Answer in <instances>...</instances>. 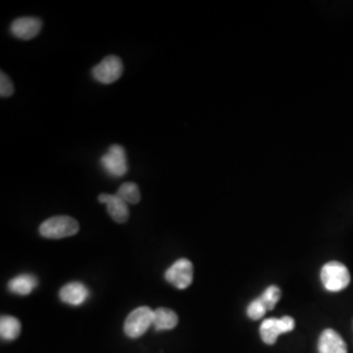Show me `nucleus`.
<instances>
[{
	"label": "nucleus",
	"instance_id": "6e6552de",
	"mask_svg": "<svg viewBox=\"0 0 353 353\" xmlns=\"http://www.w3.org/2000/svg\"><path fill=\"white\" fill-rule=\"evenodd\" d=\"M99 201L106 204L108 212L110 217L117 223H125L130 216L128 212V204L123 202L117 194H101L99 196Z\"/></svg>",
	"mask_w": 353,
	"mask_h": 353
},
{
	"label": "nucleus",
	"instance_id": "39448f33",
	"mask_svg": "<svg viewBox=\"0 0 353 353\" xmlns=\"http://www.w3.org/2000/svg\"><path fill=\"white\" fill-rule=\"evenodd\" d=\"M102 169L112 176H123L128 170L126 151L121 145H113L102 156Z\"/></svg>",
	"mask_w": 353,
	"mask_h": 353
},
{
	"label": "nucleus",
	"instance_id": "4468645a",
	"mask_svg": "<svg viewBox=\"0 0 353 353\" xmlns=\"http://www.w3.org/2000/svg\"><path fill=\"white\" fill-rule=\"evenodd\" d=\"M21 331V323L17 318L3 316L0 319V336L3 341H14L19 338Z\"/></svg>",
	"mask_w": 353,
	"mask_h": 353
},
{
	"label": "nucleus",
	"instance_id": "0eeeda50",
	"mask_svg": "<svg viewBox=\"0 0 353 353\" xmlns=\"http://www.w3.org/2000/svg\"><path fill=\"white\" fill-rule=\"evenodd\" d=\"M122 74H123V63L115 55L106 57L101 63L97 64L92 70L93 77L102 84H112L114 81H117Z\"/></svg>",
	"mask_w": 353,
	"mask_h": 353
},
{
	"label": "nucleus",
	"instance_id": "9b49d317",
	"mask_svg": "<svg viewBox=\"0 0 353 353\" xmlns=\"http://www.w3.org/2000/svg\"><path fill=\"white\" fill-rule=\"evenodd\" d=\"M89 290L83 283H68L59 292V297L64 303L79 306L85 303L88 299Z\"/></svg>",
	"mask_w": 353,
	"mask_h": 353
},
{
	"label": "nucleus",
	"instance_id": "dca6fc26",
	"mask_svg": "<svg viewBox=\"0 0 353 353\" xmlns=\"http://www.w3.org/2000/svg\"><path fill=\"white\" fill-rule=\"evenodd\" d=\"M280 296H281L280 288L276 287V285H271V287H268V288L262 293V296H261L259 299L263 301L265 307H267V310L270 312V310H272V309L276 306V303H278L279 300H280Z\"/></svg>",
	"mask_w": 353,
	"mask_h": 353
},
{
	"label": "nucleus",
	"instance_id": "ddd939ff",
	"mask_svg": "<svg viewBox=\"0 0 353 353\" xmlns=\"http://www.w3.org/2000/svg\"><path fill=\"white\" fill-rule=\"evenodd\" d=\"M178 325V316L173 310L159 307L154 310L153 314V327L156 331H165L172 330Z\"/></svg>",
	"mask_w": 353,
	"mask_h": 353
},
{
	"label": "nucleus",
	"instance_id": "f3484780",
	"mask_svg": "<svg viewBox=\"0 0 353 353\" xmlns=\"http://www.w3.org/2000/svg\"><path fill=\"white\" fill-rule=\"evenodd\" d=\"M267 312H268V310H267L265 303H263V301H262L259 297L255 299L254 301H252L250 305L248 306V310H246L248 316H249L250 319H254V321H258V319L263 318Z\"/></svg>",
	"mask_w": 353,
	"mask_h": 353
},
{
	"label": "nucleus",
	"instance_id": "20e7f679",
	"mask_svg": "<svg viewBox=\"0 0 353 353\" xmlns=\"http://www.w3.org/2000/svg\"><path fill=\"white\" fill-rule=\"evenodd\" d=\"M296 326L294 319L292 316L283 318H268L261 325V338L265 344L272 345L278 341L279 336L283 334L290 332Z\"/></svg>",
	"mask_w": 353,
	"mask_h": 353
},
{
	"label": "nucleus",
	"instance_id": "f03ea898",
	"mask_svg": "<svg viewBox=\"0 0 353 353\" xmlns=\"http://www.w3.org/2000/svg\"><path fill=\"white\" fill-rule=\"evenodd\" d=\"M321 280L323 287L330 292H341L350 285L351 275L345 265L334 261L322 267Z\"/></svg>",
	"mask_w": 353,
	"mask_h": 353
},
{
	"label": "nucleus",
	"instance_id": "9d476101",
	"mask_svg": "<svg viewBox=\"0 0 353 353\" xmlns=\"http://www.w3.org/2000/svg\"><path fill=\"white\" fill-rule=\"evenodd\" d=\"M41 28L42 23L36 17H20L13 21L11 32L20 39H32L37 36Z\"/></svg>",
	"mask_w": 353,
	"mask_h": 353
},
{
	"label": "nucleus",
	"instance_id": "a211bd4d",
	"mask_svg": "<svg viewBox=\"0 0 353 353\" xmlns=\"http://www.w3.org/2000/svg\"><path fill=\"white\" fill-rule=\"evenodd\" d=\"M0 96L1 97H10L13 94V84L12 81L10 80V77L6 75L4 72H1L0 75Z\"/></svg>",
	"mask_w": 353,
	"mask_h": 353
},
{
	"label": "nucleus",
	"instance_id": "f257e3e1",
	"mask_svg": "<svg viewBox=\"0 0 353 353\" xmlns=\"http://www.w3.org/2000/svg\"><path fill=\"white\" fill-rule=\"evenodd\" d=\"M79 229L80 225L75 219L70 216H54L41 224L39 233L45 239L61 240V239L75 236Z\"/></svg>",
	"mask_w": 353,
	"mask_h": 353
},
{
	"label": "nucleus",
	"instance_id": "f8f14e48",
	"mask_svg": "<svg viewBox=\"0 0 353 353\" xmlns=\"http://www.w3.org/2000/svg\"><path fill=\"white\" fill-rule=\"evenodd\" d=\"M37 285L38 280L36 276L29 275V274H24V275H19V276L13 278L8 283V290H11L14 294L26 296V294L32 293Z\"/></svg>",
	"mask_w": 353,
	"mask_h": 353
},
{
	"label": "nucleus",
	"instance_id": "423d86ee",
	"mask_svg": "<svg viewBox=\"0 0 353 353\" xmlns=\"http://www.w3.org/2000/svg\"><path fill=\"white\" fill-rule=\"evenodd\" d=\"M194 265L189 259H178L174 265H170L166 272L165 279L168 283L174 285L178 290H186L192 283Z\"/></svg>",
	"mask_w": 353,
	"mask_h": 353
},
{
	"label": "nucleus",
	"instance_id": "1a4fd4ad",
	"mask_svg": "<svg viewBox=\"0 0 353 353\" xmlns=\"http://www.w3.org/2000/svg\"><path fill=\"white\" fill-rule=\"evenodd\" d=\"M318 351L319 353H348L345 341H343V338L335 330L331 328L325 330L321 334Z\"/></svg>",
	"mask_w": 353,
	"mask_h": 353
},
{
	"label": "nucleus",
	"instance_id": "7ed1b4c3",
	"mask_svg": "<svg viewBox=\"0 0 353 353\" xmlns=\"http://www.w3.org/2000/svg\"><path fill=\"white\" fill-rule=\"evenodd\" d=\"M154 310L148 306H140L131 312L125 322V332L130 338H139L153 326Z\"/></svg>",
	"mask_w": 353,
	"mask_h": 353
},
{
	"label": "nucleus",
	"instance_id": "2eb2a0df",
	"mask_svg": "<svg viewBox=\"0 0 353 353\" xmlns=\"http://www.w3.org/2000/svg\"><path fill=\"white\" fill-rule=\"evenodd\" d=\"M117 195L127 204H138L140 202V190L137 183L134 182H126L123 183L118 191Z\"/></svg>",
	"mask_w": 353,
	"mask_h": 353
}]
</instances>
